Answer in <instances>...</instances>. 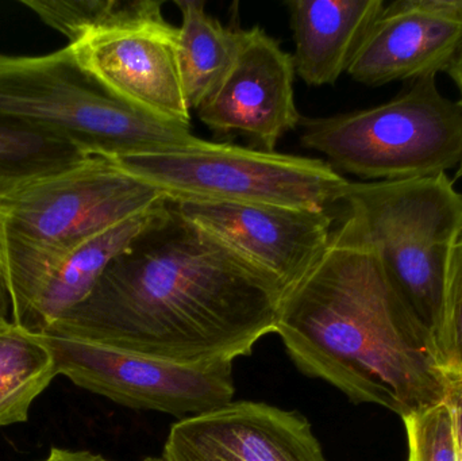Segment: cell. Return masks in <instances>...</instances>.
I'll return each instance as SVG.
<instances>
[{
	"label": "cell",
	"mask_w": 462,
	"mask_h": 461,
	"mask_svg": "<svg viewBox=\"0 0 462 461\" xmlns=\"http://www.w3.org/2000/svg\"><path fill=\"white\" fill-rule=\"evenodd\" d=\"M282 292L168 200L43 335L180 364L234 362L274 333Z\"/></svg>",
	"instance_id": "6da1fadb"
},
{
	"label": "cell",
	"mask_w": 462,
	"mask_h": 461,
	"mask_svg": "<svg viewBox=\"0 0 462 461\" xmlns=\"http://www.w3.org/2000/svg\"><path fill=\"white\" fill-rule=\"evenodd\" d=\"M274 333L291 362L355 403L402 419L445 401L436 338L402 297L379 254L342 221L317 267L280 305Z\"/></svg>",
	"instance_id": "7a4b0ae2"
},
{
	"label": "cell",
	"mask_w": 462,
	"mask_h": 461,
	"mask_svg": "<svg viewBox=\"0 0 462 461\" xmlns=\"http://www.w3.org/2000/svg\"><path fill=\"white\" fill-rule=\"evenodd\" d=\"M164 200L106 156L0 186V279L11 321L23 319L73 249Z\"/></svg>",
	"instance_id": "3957f363"
},
{
	"label": "cell",
	"mask_w": 462,
	"mask_h": 461,
	"mask_svg": "<svg viewBox=\"0 0 462 461\" xmlns=\"http://www.w3.org/2000/svg\"><path fill=\"white\" fill-rule=\"evenodd\" d=\"M0 119L76 146L89 156H125L206 143L191 127L130 107L76 61L69 46L40 56L0 53Z\"/></svg>",
	"instance_id": "277c9868"
},
{
	"label": "cell",
	"mask_w": 462,
	"mask_h": 461,
	"mask_svg": "<svg viewBox=\"0 0 462 461\" xmlns=\"http://www.w3.org/2000/svg\"><path fill=\"white\" fill-rule=\"evenodd\" d=\"M342 221L382 259L393 283L439 340L445 286L462 235V192L448 173L396 181H349Z\"/></svg>",
	"instance_id": "5b68a950"
},
{
	"label": "cell",
	"mask_w": 462,
	"mask_h": 461,
	"mask_svg": "<svg viewBox=\"0 0 462 461\" xmlns=\"http://www.w3.org/2000/svg\"><path fill=\"white\" fill-rule=\"evenodd\" d=\"M300 126L303 146L363 181L430 178L462 162V107L439 92L437 76L409 81L383 105Z\"/></svg>",
	"instance_id": "8992f818"
},
{
	"label": "cell",
	"mask_w": 462,
	"mask_h": 461,
	"mask_svg": "<svg viewBox=\"0 0 462 461\" xmlns=\"http://www.w3.org/2000/svg\"><path fill=\"white\" fill-rule=\"evenodd\" d=\"M110 159L171 202L263 203L328 210L341 202L349 184L322 159L211 141Z\"/></svg>",
	"instance_id": "52a82bcc"
},
{
	"label": "cell",
	"mask_w": 462,
	"mask_h": 461,
	"mask_svg": "<svg viewBox=\"0 0 462 461\" xmlns=\"http://www.w3.org/2000/svg\"><path fill=\"white\" fill-rule=\"evenodd\" d=\"M59 375L125 408L186 419L231 402L233 363L180 364L78 338L41 335Z\"/></svg>",
	"instance_id": "ba28073f"
},
{
	"label": "cell",
	"mask_w": 462,
	"mask_h": 461,
	"mask_svg": "<svg viewBox=\"0 0 462 461\" xmlns=\"http://www.w3.org/2000/svg\"><path fill=\"white\" fill-rule=\"evenodd\" d=\"M187 221L271 279L282 298L317 267L331 240L322 208L263 203L171 202Z\"/></svg>",
	"instance_id": "9c48e42d"
},
{
	"label": "cell",
	"mask_w": 462,
	"mask_h": 461,
	"mask_svg": "<svg viewBox=\"0 0 462 461\" xmlns=\"http://www.w3.org/2000/svg\"><path fill=\"white\" fill-rule=\"evenodd\" d=\"M178 27L167 19L122 27L68 43L78 64L134 110L191 127L179 65Z\"/></svg>",
	"instance_id": "30bf717a"
},
{
	"label": "cell",
	"mask_w": 462,
	"mask_h": 461,
	"mask_svg": "<svg viewBox=\"0 0 462 461\" xmlns=\"http://www.w3.org/2000/svg\"><path fill=\"white\" fill-rule=\"evenodd\" d=\"M292 54L260 26L244 29L241 46L221 83L197 108L200 121L218 134H239L253 148L276 152L287 133L300 126Z\"/></svg>",
	"instance_id": "8fae6325"
},
{
	"label": "cell",
	"mask_w": 462,
	"mask_h": 461,
	"mask_svg": "<svg viewBox=\"0 0 462 461\" xmlns=\"http://www.w3.org/2000/svg\"><path fill=\"white\" fill-rule=\"evenodd\" d=\"M162 459L326 461L306 417L253 401H231L181 419L168 433Z\"/></svg>",
	"instance_id": "7c38bea8"
},
{
	"label": "cell",
	"mask_w": 462,
	"mask_h": 461,
	"mask_svg": "<svg viewBox=\"0 0 462 461\" xmlns=\"http://www.w3.org/2000/svg\"><path fill=\"white\" fill-rule=\"evenodd\" d=\"M462 42V0L385 3L347 73L369 87L448 72Z\"/></svg>",
	"instance_id": "4fadbf2b"
},
{
	"label": "cell",
	"mask_w": 462,
	"mask_h": 461,
	"mask_svg": "<svg viewBox=\"0 0 462 461\" xmlns=\"http://www.w3.org/2000/svg\"><path fill=\"white\" fill-rule=\"evenodd\" d=\"M295 73L311 87L333 86L347 72L384 0H291Z\"/></svg>",
	"instance_id": "5bb4252c"
},
{
	"label": "cell",
	"mask_w": 462,
	"mask_h": 461,
	"mask_svg": "<svg viewBox=\"0 0 462 461\" xmlns=\"http://www.w3.org/2000/svg\"><path fill=\"white\" fill-rule=\"evenodd\" d=\"M164 202L94 235L73 249L49 276L18 327L34 335H43L70 309L83 302L106 268L126 251Z\"/></svg>",
	"instance_id": "9a60e30c"
},
{
	"label": "cell",
	"mask_w": 462,
	"mask_h": 461,
	"mask_svg": "<svg viewBox=\"0 0 462 461\" xmlns=\"http://www.w3.org/2000/svg\"><path fill=\"white\" fill-rule=\"evenodd\" d=\"M175 5L181 14L178 27L181 80L189 107L197 110L229 72L244 29L224 26L206 11L202 0H176Z\"/></svg>",
	"instance_id": "2e32d148"
},
{
	"label": "cell",
	"mask_w": 462,
	"mask_h": 461,
	"mask_svg": "<svg viewBox=\"0 0 462 461\" xmlns=\"http://www.w3.org/2000/svg\"><path fill=\"white\" fill-rule=\"evenodd\" d=\"M59 375L42 336L0 322V428L23 424L34 401Z\"/></svg>",
	"instance_id": "e0dca14e"
},
{
	"label": "cell",
	"mask_w": 462,
	"mask_h": 461,
	"mask_svg": "<svg viewBox=\"0 0 462 461\" xmlns=\"http://www.w3.org/2000/svg\"><path fill=\"white\" fill-rule=\"evenodd\" d=\"M43 23L64 34L69 43L89 35L145 22L162 21L156 0H22Z\"/></svg>",
	"instance_id": "ac0fdd59"
},
{
	"label": "cell",
	"mask_w": 462,
	"mask_h": 461,
	"mask_svg": "<svg viewBox=\"0 0 462 461\" xmlns=\"http://www.w3.org/2000/svg\"><path fill=\"white\" fill-rule=\"evenodd\" d=\"M89 154L59 138L0 119V186L40 175Z\"/></svg>",
	"instance_id": "d6986e66"
},
{
	"label": "cell",
	"mask_w": 462,
	"mask_h": 461,
	"mask_svg": "<svg viewBox=\"0 0 462 461\" xmlns=\"http://www.w3.org/2000/svg\"><path fill=\"white\" fill-rule=\"evenodd\" d=\"M409 443L407 461H457L455 425L448 403L403 419Z\"/></svg>",
	"instance_id": "ffe728a7"
},
{
	"label": "cell",
	"mask_w": 462,
	"mask_h": 461,
	"mask_svg": "<svg viewBox=\"0 0 462 461\" xmlns=\"http://www.w3.org/2000/svg\"><path fill=\"white\" fill-rule=\"evenodd\" d=\"M437 346L448 378H462V235L450 259Z\"/></svg>",
	"instance_id": "44dd1931"
},
{
	"label": "cell",
	"mask_w": 462,
	"mask_h": 461,
	"mask_svg": "<svg viewBox=\"0 0 462 461\" xmlns=\"http://www.w3.org/2000/svg\"><path fill=\"white\" fill-rule=\"evenodd\" d=\"M445 402L452 411L456 444H457V461H462V378L450 379Z\"/></svg>",
	"instance_id": "7402d4cb"
},
{
	"label": "cell",
	"mask_w": 462,
	"mask_h": 461,
	"mask_svg": "<svg viewBox=\"0 0 462 461\" xmlns=\"http://www.w3.org/2000/svg\"><path fill=\"white\" fill-rule=\"evenodd\" d=\"M38 461H113L103 456V455L94 454L91 451L84 449H67L54 448L51 449L45 459Z\"/></svg>",
	"instance_id": "603a6c76"
},
{
	"label": "cell",
	"mask_w": 462,
	"mask_h": 461,
	"mask_svg": "<svg viewBox=\"0 0 462 461\" xmlns=\"http://www.w3.org/2000/svg\"><path fill=\"white\" fill-rule=\"evenodd\" d=\"M447 73L452 78V80L455 81L456 86H457L458 92H460V100H458V103H460L462 107V42Z\"/></svg>",
	"instance_id": "cb8c5ba5"
},
{
	"label": "cell",
	"mask_w": 462,
	"mask_h": 461,
	"mask_svg": "<svg viewBox=\"0 0 462 461\" xmlns=\"http://www.w3.org/2000/svg\"><path fill=\"white\" fill-rule=\"evenodd\" d=\"M8 316H11L10 300H8L5 284H3L2 279H0V322L10 321Z\"/></svg>",
	"instance_id": "d4e9b609"
},
{
	"label": "cell",
	"mask_w": 462,
	"mask_h": 461,
	"mask_svg": "<svg viewBox=\"0 0 462 461\" xmlns=\"http://www.w3.org/2000/svg\"><path fill=\"white\" fill-rule=\"evenodd\" d=\"M141 461H165L162 457H146V459L141 460Z\"/></svg>",
	"instance_id": "484cf974"
},
{
	"label": "cell",
	"mask_w": 462,
	"mask_h": 461,
	"mask_svg": "<svg viewBox=\"0 0 462 461\" xmlns=\"http://www.w3.org/2000/svg\"><path fill=\"white\" fill-rule=\"evenodd\" d=\"M462 178V162L460 164V167L457 168V179Z\"/></svg>",
	"instance_id": "4316f807"
}]
</instances>
